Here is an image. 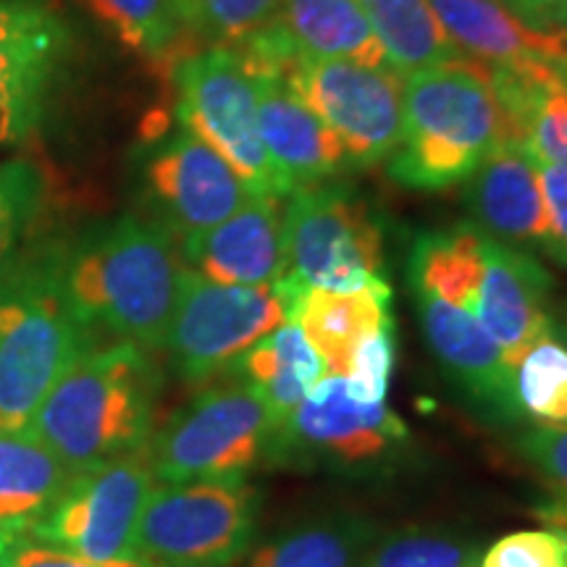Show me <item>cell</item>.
I'll list each match as a JSON object with an SVG mask.
<instances>
[{
    "instance_id": "obj_42",
    "label": "cell",
    "mask_w": 567,
    "mask_h": 567,
    "mask_svg": "<svg viewBox=\"0 0 567 567\" xmlns=\"http://www.w3.org/2000/svg\"><path fill=\"white\" fill-rule=\"evenodd\" d=\"M563 30L567 32V3H565V13H563Z\"/></svg>"
},
{
    "instance_id": "obj_17",
    "label": "cell",
    "mask_w": 567,
    "mask_h": 567,
    "mask_svg": "<svg viewBox=\"0 0 567 567\" xmlns=\"http://www.w3.org/2000/svg\"><path fill=\"white\" fill-rule=\"evenodd\" d=\"M481 260L484 274L471 316L517 365L530 347L555 334L549 308L555 284L534 255L486 231L481 237Z\"/></svg>"
},
{
    "instance_id": "obj_13",
    "label": "cell",
    "mask_w": 567,
    "mask_h": 567,
    "mask_svg": "<svg viewBox=\"0 0 567 567\" xmlns=\"http://www.w3.org/2000/svg\"><path fill=\"white\" fill-rule=\"evenodd\" d=\"M140 168L153 218L176 239L226 221L252 197L243 176L179 124L147 137Z\"/></svg>"
},
{
    "instance_id": "obj_6",
    "label": "cell",
    "mask_w": 567,
    "mask_h": 567,
    "mask_svg": "<svg viewBox=\"0 0 567 567\" xmlns=\"http://www.w3.org/2000/svg\"><path fill=\"white\" fill-rule=\"evenodd\" d=\"M276 423L250 386L224 379L203 389L147 444L155 481L247 478L271 457Z\"/></svg>"
},
{
    "instance_id": "obj_27",
    "label": "cell",
    "mask_w": 567,
    "mask_h": 567,
    "mask_svg": "<svg viewBox=\"0 0 567 567\" xmlns=\"http://www.w3.org/2000/svg\"><path fill=\"white\" fill-rule=\"evenodd\" d=\"M481 237L484 229L476 224H457L455 229L421 234L410 250V287L429 289L465 313H473L484 274Z\"/></svg>"
},
{
    "instance_id": "obj_5",
    "label": "cell",
    "mask_w": 567,
    "mask_h": 567,
    "mask_svg": "<svg viewBox=\"0 0 567 567\" xmlns=\"http://www.w3.org/2000/svg\"><path fill=\"white\" fill-rule=\"evenodd\" d=\"M287 276L329 292H392L384 264V226L347 184H308L287 195Z\"/></svg>"
},
{
    "instance_id": "obj_32",
    "label": "cell",
    "mask_w": 567,
    "mask_h": 567,
    "mask_svg": "<svg viewBox=\"0 0 567 567\" xmlns=\"http://www.w3.org/2000/svg\"><path fill=\"white\" fill-rule=\"evenodd\" d=\"M45 205V179L32 161H0V271L19 258L21 243Z\"/></svg>"
},
{
    "instance_id": "obj_34",
    "label": "cell",
    "mask_w": 567,
    "mask_h": 567,
    "mask_svg": "<svg viewBox=\"0 0 567 567\" xmlns=\"http://www.w3.org/2000/svg\"><path fill=\"white\" fill-rule=\"evenodd\" d=\"M478 567H567V530H517L499 538Z\"/></svg>"
},
{
    "instance_id": "obj_21",
    "label": "cell",
    "mask_w": 567,
    "mask_h": 567,
    "mask_svg": "<svg viewBox=\"0 0 567 567\" xmlns=\"http://www.w3.org/2000/svg\"><path fill=\"white\" fill-rule=\"evenodd\" d=\"M465 59L486 69H528L565 53L567 32H542L499 0H429Z\"/></svg>"
},
{
    "instance_id": "obj_7",
    "label": "cell",
    "mask_w": 567,
    "mask_h": 567,
    "mask_svg": "<svg viewBox=\"0 0 567 567\" xmlns=\"http://www.w3.org/2000/svg\"><path fill=\"white\" fill-rule=\"evenodd\" d=\"M295 287L292 276L243 287L216 284L184 268L163 347L172 354L176 373L187 384H210L218 375H226L239 354L289 323Z\"/></svg>"
},
{
    "instance_id": "obj_18",
    "label": "cell",
    "mask_w": 567,
    "mask_h": 567,
    "mask_svg": "<svg viewBox=\"0 0 567 567\" xmlns=\"http://www.w3.org/2000/svg\"><path fill=\"white\" fill-rule=\"evenodd\" d=\"M284 197L252 195L226 221L179 239L182 264L216 284H274L287 276Z\"/></svg>"
},
{
    "instance_id": "obj_16",
    "label": "cell",
    "mask_w": 567,
    "mask_h": 567,
    "mask_svg": "<svg viewBox=\"0 0 567 567\" xmlns=\"http://www.w3.org/2000/svg\"><path fill=\"white\" fill-rule=\"evenodd\" d=\"M413 297L425 342L452 381L463 386V392L494 421H520L523 410L515 394L517 365L507 352L457 305L421 287H413Z\"/></svg>"
},
{
    "instance_id": "obj_39",
    "label": "cell",
    "mask_w": 567,
    "mask_h": 567,
    "mask_svg": "<svg viewBox=\"0 0 567 567\" xmlns=\"http://www.w3.org/2000/svg\"><path fill=\"white\" fill-rule=\"evenodd\" d=\"M542 517L557 530H567V505H551L547 513H542Z\"/></svg>"
},
{
    "instance_id": "obj_4",
    "label": "cell",
    "mask_w": 567,
    "mask_h": 567,
    "mask_svg": "<svg viewBox=\"0 0 567 567\" xmlns=\"http://www.w3.org/2000/svg\"><path fill=\"white\" fill-rule=\"evenodd\" d=\"M95 347L55 274L53 245L0 271V431H30L61 375Z\"/></svg>"
},
{
    "instance_id": "obj_31",
    "label": "cell",
    "mask_w": 567,
    "mask_h": 567,
    "mask_svg": "<svg viewBox=\"0 0 567 567\" xmlns=\"http://www.w3.org/2000/svg\"><path fill=\"white\" fill-rule=\"evenodd\" d=\"M471 538L442 528H405L375 538L363 567H478Z\"/></svg>"
},
{
    "instance_id": "obj_33",
    "label": "cell",
    "mask_w": 567,
    "mask_h": 567,
    "mask_svg": "<svg viewBox=\"0 0 567 567\" xmlns=\"http://www.w3.org/2000/svg\"><path fill=\"white\" fill-rule=\"evenodd\" d=\"M396 363V326L389 321L379 329L371 331L363 342L354 347L350 368H347V384H350L352 396L368 405L386 402L389 384Z\"/></svg>"
},
{
    "instance_id": "obj_2",
    "label": "cell",
    "mask_w": 567,
    "mask_h": 567,
    "mask_svg": "<svg viewBox=\"0 0 567 567\" xmlns=\"http://www.w3.org/2000/svg\"><path fill=\"white\" fill-rule=\"evenodd\" d=\"M161 384L158 363L140 344L92 347L45 396L32 431L71 473L147 450Z\"/></svg>"
},
{
    "instance_id": "obj_14",
    "label": "cell",
    "mask_w": 567,
    "mask_h": 567,
    "mask_svg": "<svg viewBox=\"0 0 567 567\" xmlns=\"http://www.w3.org/2000/svg\"><path fill=\"white\" fill-rule=\"evenodd\" d=\"M69 48V24L51 0H0V147L38 130Z\"/></svg>"
},
{
    "instance_id": "obj_26",
    "label": "cell",
    "mask_w": 567,
    "mask_h": 567,
    "mask_svg": "<svg viewBox=\"0 0 567 567\" xmlns=\"http://www.w3.org/2000/svg\"><path fill=\"white\" fill-rule=\"evenodd\" d=\"M360 6L384 48L386 66L400 76L465 59L429 0H360Z\"/></svg>"
},
{
    "instance_id": "obj_41",
    "label": "cell",
    "mask_w": 567,
    "mask_h": 567,
    "mask_svg": "<svg viewBox=\"0 0 567 567\" xmlns=\"http://www.w3.org/2000/svg\"><path fill=\"white\" fill-rule=\"evenodd\" d=\"M551 66H555V71H557L559 80H563V82L567 84V48H565V53H563V55H557V59L551 61Z\"/></svg>"
},
{
    "instance_id": "obj_11",
    "label": "cell",
    "mask_w": 567,
    "mask_h": 567,
    "mask_svg": "<svg viewBox=\"0 0 567 567\" xmlns=\"http://www.w3.org/2000/svg\"><path fill=\"white\" fill-rule=\"evenodd\" d=\"M279 80L337 134L350 166H373L400 147L402 76L394 69L292 59Z\"/></svg>"
},
{
    "instance_id": "obj_36",
    "label": "cell",
    "mask_w": 567,
    "mask_h": 567,
    "mask_svg": "<svg viewBox=\"0 0 567 567\" xmlns=\"http://www.w3.org/2000/svg\"><path fill=\"white\" fill-rule=\"evenodd\" d=\"M536 166L547 208V234L542 247L555 264L567 268V174L542 161H536Z\"/></svg>"
},
{
    "instance_id": "obj_40",
    "label": "cell",
    "mask_w": 567,
    "mask_h": 567,
    "mask_svg": "<svg viewBox=\"0 0 567 567\" xmlns=\"http://www.w3.org/2000/svg\"><path fill=\"white\" fill-rule=\"evenodd\" d=\"M555 334L567 344V305L563 308V313L555 318Z\"/></svg>"
},
{
    "instance_id": "obj_24",
    "label": "cell",
    "mask_w": 567,
    "mask_h": 567,
    "mask_svg": "<svg viewBox=\"0 0 567 567\" xmlns=\"http://www.w3.org/2000/svg\"><path fill=\"white\" fill-rule=\"evenodd\" d=\"M289 321L305 331L326 371L347 375L354 347L379 326L394 321L392 292H329L297 281Z\"/></svg>"
},
{
    "instance_id": "obj_3",
    "label": "cell",
    "mask_w": 567,
    "mask_h": 567,
    "mask_svg": "<svg viewBox=\"0 0 567 567\" xmlns=\"http://www.w3.org/2000/svg\"><path fill=\"white\" fill-rule=\"evenodd\" d=\"M513 140L492 71L463 59L402 76V140L389 176L408 189L439 193L478 168L499 142Z\"/></svg>"
},
{
    "instance_id": "obj_29",
    "label": "cell",
    "mask_w": 567,
    "mask_h": 567,
    "mask_svg": "<svg viewBox=\"0 0 567 567\" xmlns=\"http://www.w3.org/2000/svg\"><path fill=\"white\" fill-rule=\"evenodd\" d=\"M515 394L523 415L538 425H567V344L551 334L517 363Z\"/></svg>"
},
{
    "instance_id": "obj_12",
    "label": "cell",
    "mask_w": 567,
    "mask_h": 567,
    "mask_svg": "<svg viewBox=\"0 0 567 567\" xmlns=\"http://www.w3.org/2000/svg\"><path fill=\"white\" fill-rule=\"evenodd\" d=\"M405 442L408 425L386 402H360L344 375L329 373L276 434L268 463L365 467L386 460Z\"/></svg>"
},
{
    "instance_id": "obj_9",
    "label": "cell",
    "mask_w": 567,
    "mask_h": 567,
    "mask_svg": "<svg viewBox=\"0 0 567 567\" xmlns=\"http://www.w3.org/2000/svg\"><path fill=\"white\" fill-rule=\"evenodd\" d=\"M258 492L247 478L153 488L137 530V559L155 567H229L258 530Z\"/></svg>"
},
{
    "instance_id": "obj_8",
    "label": "cell",
    "mask_w": 567,
    "mask_h": 567,
    "mask_svg": "<svg viewBox=\"0 0 567 567\" xmlns=\"http://www.w3.org/2000/svg\"><path fill=\"white\" fill-rule=\"evenodd\" d=\"M172 80L176 124L221 155L252 195L287 197V182L260 140L258 92L239 53L234 48H205L179 55Z\"/></svg>"
},
{
    "instance_id": "obj_28",
    "label": "cell",
    "mask_w": 567,
    "mask_h": 567,
    "mask_svg": "<svg viewBox=\"0 0 567 567\" xmlns=\"http://www.w3.org/2000/svg\"><path fill=\"white\" fill-rule=\"evenodd\" d=\"M82 3L126 51L145 59L168 55L184 34L174 0H82Z\"/></svg>"
},
{
    "instance_id": "obj_19",
    "label": "cell",
    "mask_w": 567,
    "mask_h": 567,
    "mask_svg": "<svg viewBox=\"0 0 567 567\" xmlns=\"http://www.w3.org/2000/svg\"><path fill=\"white\" fill-rule=\"evenodd\" d=\"M465 205L478 229L507 245H542L547 234L536 158L523 142L505 140L465 179Z\"/></svg>"
},
{
    "instance_id": "obj_25",
    "label": "cell",
    "mask_w": 567,
    "mask_h": 567,
    "mask_svg": "<svg viewBox=\"0 0 567 567\" xmlns=\"http://www.w3.org/2000/svg\"><path fill=\"white\" fill-rule=\"evenodd\" d=\"M375 526L360 515H323L300 523L255 549L247 567H363Z\"/></svg>"
},
{
    "instance_id": "obj_10",
    "label": "cell",
    "mask_w": 567,
    "mask_h": 567,
    "mask_svg": "<svg viewBox=\"0 0 567 567\" xmlns=\"http://www.w3.org/2000/svg\"><path fill=\"white\" fill-rule=\"evenodd\" d=\"M153 488L155 473L147 450L84 467L71 476L66 492L30 538L101 563L137 559V530Z\"/></svg>"
},
{
    "instance_id": "obj_23",
    "label": "cell",
    "mask_w": 567,
    "mask_h": 567,
    "mask_svg": "<svg viewBox=\"0 0 567 567\" xmlns=\"http://www.w3.org/2000/svg\"><path fill=\"white\" fill-rule=\"evenodd\" d=\"M326 371V363L297 323H284L255 342L226 371L264 400L276 423V434L289 423Z\"/></svg>"
},
{
    "instance_id": "obj_20",
    "label": "cell",
    "mask_w": 567,
    "mask_h": 567,
    "mask_svg": "<svg viewBox=\"0 0 567 567\" xmlns=\"http://www.w3.org/2000/svg\"><path fill=\"white\" fill-rule=\"evenodd\" d=\"M252 82L258 92L260 140L289 193L329 182L350 166L337 134L287 84L271 76H252Z\"/></svg>"
},
{
    "instance_id": "obj_35",
    "label": "cell",
    "mask_w": 567,
    "mask_h": 567,
    "mask_svg": "<svg viewBox=\"0 0 567 567\" xmlns=\"http://www.w3.org/2000/svg\"><path fill=\"white\" fill-rule=\"evenodd\" d=\"M0 567H155L140 559H111V563H101V559H87L69 555V551H59L45 547V544L34 542L30 536L19 538H3L0 542Z\"/></svg>"
},
{
    "instance_id": "obj_22",
    "label": "cell",
    "mask_w": 567,
    "mask_h": 567,
    "mask_svg": "<svg viewBox=\"0 0 567 567\" xmlns=\"http://www.w3.org/2000/svg\"><path fill=\"white\" fill-rule=\"evenodd\" d=\"M74 473L34 431H0V542L30 536Z\"/></svg>"
},
{
    "instance_id": "obj_15",
    "label": "cell",
    "mask_w": 567,
    "mask_h": 567,
    "mask_svg": "<svg viewBox=\"0 0 567 567\" xmlns=\"http://www.w3.org/2000/svg\"><path fill=\"white\" fill-rule=\"evenodd\" d=\"M252 76L279 80L292 59L354 61L386 66L360 0H284L274 21L234 48Z\"/></svg>"
},
{
    "instance_id": "obj_1",
    "label": "cell",
    "mask_w": 567,
    "mask_h": 567,
    "mask_svg": "<svg viewBox=\"0 0 567 567\" xmlns=\"http://www.w3.org/2000/svg\"><path fill=\"white\" fill-rule=\"evenodd\" d=\"M55 274L92 334L153 352L166 347L184 274L176 237L155 218L122 216L53 245Z\"/></svg>"
},
{
    "instance_id": "obj_37",
    "label": "cell",
    "mask_w": 567,
    "mask_h": 567,
    "mask_svg": "<svg viewBox=\"0 0 567 567\" xmlns=\"http://www.w3.org/2000/svg\"><path fill=\"white\" fill-rule=\"evenodd\" d=\"M520 452L567 499V425H542L528 431L520 439Z\"/></svg>"
},
{
    "instance_id": "obj_30",
    "label": "cell",
    "mask_w": 567,
    "mask_h": 567,
    "mask_svg": "<svg viewBox=\"0 0 567 567\" xmlns=\"http://www.w3.org/2000/svg\"><path fill=\"white\" fill-rule=\"evenodd\" d=\"M284 0H174L184 32L208 48H237L274 21Z\"/></svg>"
},
{
    "instance_id": "obj_38",
    "label": "cell",
    "mask_w": 567,
    "mask_h": 567,
    "mask_svg": "<svg viewBox=\"0 0 567 567\" xmlns=\"http://www.w3.org/2000/svg\"><path fill=\"white\" fill-rule=\"evenodd\" d=\"M517 19H523L534 30L542 32H565L563 13L567 0H499Z\"/></svg>"
}]
</instances>
